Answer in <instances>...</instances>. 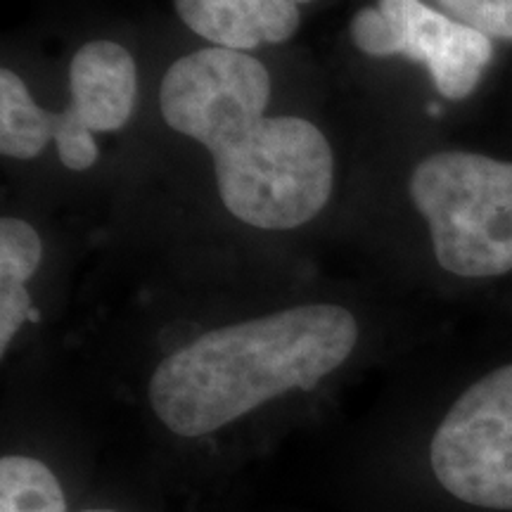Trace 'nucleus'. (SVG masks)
Instances as JSON below:
<instances>
[{
    "mask_svg": "<svg viewBox=\"0 0 512 512\" xmlns=\"http://www.w3.org/2000/svg\"><path fill=\"white\" fill-rule=\"evenodd\" d=\"M427 114H432V117H439V114H441L439 105H430V107H427Z\"/></svg>",
    "mask_w": 512,
    "mask_h": 512,
    "instance_id": "nucleus-16",
    "label": "nucleus"
},
{
    "mask_svg": "<svg viewBox=\"0 0 512 512\" xmlns=\"http://www.w3.org/2000/svg\"><path fill=\"white\" fill-rule=\"evenodd\" d=\"M358 339L354 313L328 302L219 325L157 363L147 403L171 437H219L268 403L313 392L347 366Z\"/></svg>",
    "mask_w": 512,
    "mask_h": 512,
    "instance_id": "nucleus-2",
    "label": "nucleus"
},
{
    "mask_svg": "<svg viewBox=\"0 0 512 512\" xmlns=\"http://www.w3.org/2000/svg\"><path fill=\"white\" fill-rule=\"evenodd\" d=\"M351 41L370 57H394V31L377 8H363L351 19Z\"/></svg>",
    "mask_w": 512,
    "mask_h": 512,
    "instance_id": "nucleus-13",
    "label": "nucleus"
},
{
    "mask_svg": "<svg viewBox=\"0 0 512 512\" xmlns=\"http://www.w3.org/2000/svg\"><path fill=\"white\" fill-rule=\"evenodd\" d=\"M34 309V299L27 285L0 278V356H8L12 342L29 323Z\"/></svg>",
    "mask_w": 512,
    "mask_h": 512,
    "instance_id": "nucleus-12",
    "label": "nucleus"
},
{
    "mask_svg": "<svg viewBox=\"0 0 512 512\" xmlns=\"http://www.w3.org/2000/svg\"><path fill=\"white\" fill-rule=\"evenodd\" d=\"M377 10L394 31V55L425 64L446 100H465L475 93L494 60L489 36L427 8L422 0H377Z\"/></svg>",
    "mask_w": 512,
    "mask_h": 512,
    "instance_id": "nucleus-5",
    "label": "nucleus"
},
{
    "mask_svg": "<svg viewBox=\"0 0 512 512\" xmlns=\"http://www.w3.org/2000/svg\"><path fill=\"white\" fill-rule=\"evenodd\" d=\"M430 470L458 503L512 510V363L453 401L430 439Z\"/></svg>",
    "mask_w": 512,
    "mask_h": 512,
    "instance_id": "nucleus-4",
    "label": "nucleus"
},
{
    "mask_svg": "<svg viewBox=\"0 0 512 512\" xmlns=\"http://www.w3.org/2000/svg\"><path fill=\"white\" fill-rule=\"evenodd\" d=\"M294 3H297V5H302V3H311V0H294Z\"/></svg>",
    "mask_w": 512,
    "mask_h": 512,
    "instance_id": "nucleus-17",
    "label": "nucleus"
},
{
    "mask_svg": "<svg viewBox=\"0 0 512 512\" xmlns=\"http://www.w3.org/2000/svg\"><path fill=\"white\" fill-rule=\"evenodd\" d=\"M138 95L133 55L114 41H91L76 50L69 64V105L53 112L55 126L119 131L131 119Z\"/></svg>",
    "mask_w": 512,
    "mask_h": 512,
    "instance_id": "nucleus-6",
    "label": "nucleus"
},
{
    "mask_svg": "<svg viewBox=\"0 0 512 512\" xmlns=\"http://www.w3.org/2000/svg\"><path fill=\"white\" fill-rule=\"evenodd\" d=\"M53 140V112H46L29 95L22 76L0 72V152L10 159H34Z\"/></svg>",
    "mask_w": 512,
    "mask_h": 512,
    "instance_id": "nucleus-8",
    "label": "nucleus"
},
{
    "mask_svg": "<svg viewBox=\"0 0 512 512\" xmlns=\"http://www.w3.org/2000/svg\"><path fill=\"white\" fill-rule=\"evenodd\" d=\"M408 192L444 271L460 278L512 271V162L434 152L413 169Z\"/></svg>",
    "mask_w": 512,
    "mask_h": 512,
    "instance_id": "nucleus-3",
    "label": "nucleus"
},
{
    "mask_svg": "<svg viewBox=\"0 0 512 512\" xmlns=\"http://www.w3.org/2000/svg\"><path fill=\"white\" fill-rule=\"evenodd\" d=\"M0 512H69L67 489L55 467L31 453H3Z\"/></svg>",
    "mask_w": 512,
    "mask_h": 512,
    "instance_id": "nucleus-9",
    "label": "nucleus"
},
{
    "mask_svg": "<svg viewBox=\"0 0 512 512\" xmlns=\"http://www.w3.org/2000/svg\"><path fill=\"white\" fill-rule=\"evenodd\" d=\"M76 512H126V510L114 508V505H88V508H81Z\"/></svg>",
    "mask_w": 512,
    "mask_h": 512,
    "instance_id": "nucleus-15",
    "label": "nucleus"
},
{
    "mask_svg": "<svg viewBox=\"0 0 512 512\" xmlns=\"http://www.w3.org/2000/svg\"><path fill=\"white\" fill-rule=\"evenodd\" d=\"M261 5L264 0H176L183 24L216 48L254 50L261 36Z\"/></svg>",
    "mask_w": 512,
    "mask_h": 512,
    "instance_id": "nucleus-7",
    "label": "nucleus"
},
{
    "mask_svg": "<svg viewBox=\"0 0 512 512\" xmlns=\"http://www.w3.org/2000/svg\"><path fill=\"white\" fill-rule=\"evenodd\" d=\"M43 259V240L27 221L5 216L0 221V278L27 285Z\"/></svg>",
    "mask_w": 512,
    "mask_h": 512,
    "instance_id": "nucleus-10",
    "label": "nucleus"
},
{
    "mask_svg": "<svg viewBox=\"0 0 512 512\" xmlns=\"http://www.w3.org/2000/svg\"><path fill=\"white\" fill-rule=\"evenodd\" d=\"M271 74L254 55L202 48L166 69L159 110L166 126L209 150L230 214L259 230L316 219L335 188V155L311 121L266 117Z\"/></svg>",
    "mask_w": 512,
    "mask_h": 512,
    "instance_id": "nucleus-1",
    "label": "nucleus"
},
{
    "mask_svg": "<svg viewBox=\"0 0 512 512\" xmlns=\"http://www.w3.org/2000/svg\"><path fill=\"white\" fill-rule=\"evenodd\" d=\"M453 19L489 38L512 41V0H437Z\"/></svg>",
    "mask_w": 512,
    "mask_h": 512,
    "instance_id": "nucleus-11",
    "label": "nucleus"
},
{
    "mask_svg": "<svg viewBox=\"0 0 512 512\" xmlns=\"http://www.w3.org/2000/svg\"><path fill=\"white\" fill-rule=\"evenodd\" d=\"M53 140L57 145L60 162L72 171H86L98 162V143L88 128L74 126H55Z\"/></svg>",
    "mask_w": 512,
    "mask_h": 512,
    "instance_id": "nucleus-14",
    "label": "nucleus"
}]
</instances>
